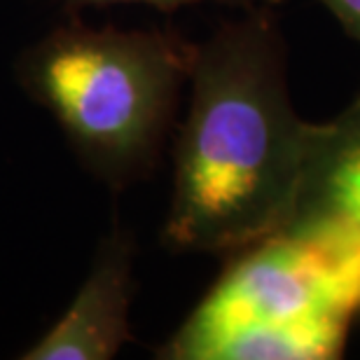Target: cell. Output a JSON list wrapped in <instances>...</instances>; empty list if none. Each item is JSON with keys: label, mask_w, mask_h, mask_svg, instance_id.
Segmentation results:
<instances>
[{"label": "cell", "mask_w": 360, "mask_h": 360, "mask_svg": "<svg viewBox=\"0 0 360 360\" xmlns=\"http://www.w3.org/2000/svg\"><path fill=\"white\" fill-rule=\"evenodd\" d=\"M187 87L162 243L227 255L288 225L307 160L311 122L292 105L271 10H243L194 45Z\"/></svg>", "instance_id": "6da1fadb"}, {"label": "cell", "mask_w": 360, "mask_h": 360, "mask_svg": "<svg viewBox=\"0 0 360 360\" xmlns=\"http://www.w3.org/2000/svg\"><path fill=\"white\" fill-rule=\"evenodd\" d=\"M192 56L194 42L171 28L89 26L73 14L17 56L14 75L80 167L122 190L160 162Z\"/></svg>", "instance_id": "7a4b0ae2"}, {"label": "cell", "mask_w": 360, "mask_h": 360, "mask_svg": "<svg viewBox=\"0 0 360 360\" xmlns=\"http://www.w3.org/2000/svg\"><path fill=\"white\" fill-rule=\"evenodd\" d=\"M164 360L340 358L360 316V229L283 227L225 255Z\"/></svg>", "instance_id": "3957f363"}, {"label": "cell", "mask_w": 360, "mask_h": 360, "mask_svg": "<svg viewBox=\"0 0 360 360\" xmlns=\"http://www.w3.org/2000/svg\"><path fill=\"white\" fill-rule=\"evenodd\" d=\"M136 239L120 222L101 236L87 278L24 360H110L131 340Z\"/></svg>", "instance_id": "277c9868"}, {"label": "cell", "mask_w": 360, "mask_h": 360, "mask_svg": "<svg viewBox=\"0 0 360 360\" xmlns=\"http://www.w3.org/2000/svg\"><path fill=\"white\" fill-rule=\"evenodd\" d=\"M285 227L360 229V101L314 124L292 215Z\"/></svg>", "instance_id": "5b68a950"}, {"label": "cell", "mask_w": 360, "mask_h": 360, "mask_svg": "<svg viewBox=\"0 0 360 360\" xmlns=\"http://www.w3.org/2000/svg\"><path fill=\"white\" fill-rule=\"evenodd\" d=\"M61 3L73 14L84 10V7H110V5H148L157 12L174 14L180 7H192L204 3L236 7V10H276L285 0H61Z\"/></svg>", "instance_id": "8992f818"}, {"label": "cell", "mask_w": 360, "mask_h": 360, "mask_svg": "<svg viewBox=\"0 0 360 360\" xmlns=\"http://www.w3.org/2000/svg\"><path fill=\"white\" fill-rule=\"evenodd\" d=\"M337 19L344 33L360 45V0H319Z\"/></svg>", "instance_id": "52a82bcc"}, {"label": "cell", "mask_w": 360, "mask_h": 360, "mask_svg": "<svg viewBox=\"0 0 360 360\" xmlns=\"http://www.w3.org/2000/svg\"><path fill=\"white\" fill-rule=\"evenodd\" d=\"M358 101H360V96H358Z\"/></svg>", "instance_id": "ba28073f"}]
</instances>
